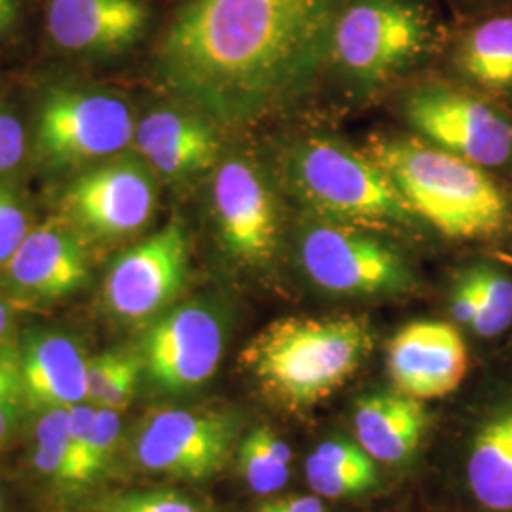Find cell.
I'll return each mask as SVG.
<instances>
[{
  "instance_id": "1",
  "label": "cell",
  "mask_w": 512,
  "mask_h": 512,
  "mask_svg": "<svg viewBox=\"0 0 512 512\" xmlns=\"http://www.w3.org/2000/svg\"><path fill=\"white\" fill-rule=\"evenodd\" d=\"M338 2L183 0L156 38L158 78L215 124L256 122L327 67Z\"/></svg>"
},
{
  "instance_id": "2",
  "label": "cell",
  "mask_w": 512,
  "mask_h": 512,
  "mask_svg": "<svg viewBox=\"0 0 512 512\" xmlns=\"http://www.w3.org/2000/svg\"><path fill=\"white\" fill-rule=\"evenodd\" d=\"M374 348L366 317L291 315L260 330L241 365L274 403L304 412L338 393Z\"/></svg>"
},
{
  "instance_id": "3",
  "label": "cell",
  "mask_w": 512,
  "mask_h": 512,
  "mask_svg": "<svg viewBox=\"0 0 512 512\" xmlns=\"http://www.w3.org/2000/svg\"><path fill=\"white\" fill-rule=\"evenodd\" d=\"M365 154L384 169L414 215L444 238L490 241L507 232L511 198L490 171L408 137L372 139Z\"/></svg>"
},
{
  "instance_id": "4",
  "label": "cell",
  "mask_w": 512,
  "mask_h": 512,
  "mask_svg": "<svg viewBox=\"0 0 512 512\" xmlns=\"http://www.w3.org/2000/svg\"><path fill=\"white\" fill-rule=\"evenodd\" d=\"M442 38L439 21L423 0H340L327 67L370 92L429 57Z\"/></svg>"
},
{
  "instance_id": "5",
  "label": "cell",
  "mask_w": 512,
  "mask_h": 512,
  "mask_svg": "<svg viewBox=\"0 0 512 512\" xmlns=\"http://www.w3.org/2000/svg\"><path fill=\"white\" fill-rule=\"evenodd\" d=\"M285 173L294 196L317 219L384 228L418 219L380 165L336 141H298L289 150Z\"/></svg>"
},
{
  "instance_id": "6",
  "label": "cell",
  "mask_w": 512,
  "mask_h": 512,
  "mask_svg": "<svg viewBox=\"0 0 512 512\" xmlns=\"http://www.w3.org/2000/svg\"><path fill=\"white\" fill-rule=\"evenodd\" d=\"M296 249L304 274L325 293L372 298L401 296L416 287L406 258L357 226L325 219L306 222Z\"/></svg>"
},
{
  "instance_id": "7",
  "label": "cell",
  "mask_w": 512,
  "mask_h": 512,
  "mask_svg": "<svg viewBox=\"0 0 512 512\" xmlns=\"http://www.w3.org/2000/svg\"><path fill=\"white\" fill-rule=\"evenodd\" d=\"M404 118L421 139L486 171L512 167V116L486 93L429 84L404 99Z\"/></svg>"
},
{
  "instance_id": "8",
  "label": "cell",
  "mask_w": 512,
  "mask_h": 512,
  "mask_svg": "<svg viewBox=\"0 0 512 512\" xmlns=\"http://www.w3.org/2000/svg\"><path fill=\"white\" fill-rule=\"evenodd\" d=\"M133 112L118 95L90 90H54L37 116L35 148L50 167L73 169L112 158L135 137Z\"/></svg>"
},
{
  "instance_id": "9",
  "label": "cell",
  "mask_w": 512,
  "mask_h": 512,
  "mask_svg": "<svg viewBox=\"0 0 512 512\" xmlns=\"http://www.w3.org/2000/svg\"><path fill=\"white\" fill-rule=\"evenodd\" d=\"M458 448L459 488L471 512H512V372L471 403Z\"/></svg>"
},
{
  "instance_id": "10",
  "label": "cell",
  "mask_w": 512,
  "mask_h": 512,
  "mask_svg": "<svg viewBox=\"0 0 512 512\" xmlns=\"http://www.w3.org/2000/svg\"><path fill=\"white\" fill-rule=\"evenodd\" d=\"M213 215L226 255L249 268L268 266L279 249L281 219L266 175L245 158L219 165L213 181Z\"/></svg>"
},
{
  "instance_id": "11",
  "label": "cell",
  "mask_w": 512,
  "mask_h": 512,
  "mask_svg": "<svg viewBox=\"0 0 512 512\" xmlns=\"http://www.w3.org/2000/svg\"><path fill=\"white\" fill-rule=\"evenodd\" d=\"M238 435L226 412L160 410L143 421L135 458L152 473L203 480L219 473Z\"/></svg>"
},
{
  "instance_id": "12",
  "label": "cell",
  "mask_w": 512,
  "mask_h": 512,
  "mask_svg": "<svg viewBox=\"0 0 512 512\" xmlns=\"http://www.w3.org/2000/svg\"><path fill=\"white\" fill-rule=\"evenodd\" d=\"M156 203L158 188L148 165L116 160L74 179L63 196V211L93 238L120 239L141 232Z\"/></svg>"
},
{
  "instance_id": "13",
  "label": "cell",
  "mask_w": 512,
  "mask_h": 512,
  "mask_svg": "<svg viewBox=\"0 0 512 512\" xmlns=\"http://www.w3.org/2000/svg\"><path fill=\"white\" fill-rule=\"evenodd\" d=\"M224 323L205 304H183L160 317L143 340L141 365L147 378L167 393L205 384L219 368Z\"/></svg>"
},
{
  "instance_id": "14",
  "label": "cell",
  "mask_w": 512,
  "mask_h": 512,
  "mask_svg": "<svg viewBox=\"0 0 512 512\" xmlns=\"http://www.w3.org/2000/svg\"><path fill=\"white\" fill-rule=\"evenodd\" d=\"M188 236L181 222H169L137 243L110 268L105 300L126 321H143L175 300L188 275Z\"/></svg>"
},
{
  "instance_id": "15",
  "label": "cell",
  "mask_w": 512,
  "mask_h": 512,
  "mask_svg": "<svg viewBox=\"0 0 512 512\" xmlns=\"http://www.w3.org/2000/svg\"><path fill=\"white\" fill-rule=\"evenodd\" d=\"M42 21L55 52L109 59L147 37L152 8L148 0H42Z\"/></svg>"
},
{
  "instance_id": "16",
  "label": "cell",
  "mask_w": 512,
  "mask_h": 512,
  "mask_svg": "<svg viewBox=\"0 0 512 512\" xmlns=\"http://www.w3.org/2000/svg\"><path fill=\"white\" fill-rule=\"evenodd\" d=\"M387 370L399 393L416 401L442 399L458 391L469 372V348L454 323L414 321L387 348Z\"/></svg>"
},
{
  "instance_id": "17",
  "label": "cell",
  "mask_w": 512,
  "mask_h": 512,
  "mask_svg": "<svg viewBox=\"0 0 512 512\" xmlns=\"http://www.w3.org/2000/svg\"><path fill=\"white\" fill-rule=\"evenodd\" d=\"M4 272L12 289L38 300H57L76 293L90 277L80 239L61 220L31 228L6 262Z\"/></svg>"
},
{
  "instance_id": "18",
  "label": "cell",
  "mask_w": 512,
  "mask_h": 512,
  "mask_svg": "<svg viewBox=\"0 0 512 512\" xmlns=\"http://www.w3.org/2000/svg\"><path fill=\"white\" fill-rule=\"evenodd\" d=\"M135 145L148 165L171 181L200 175L220 156L215 122L192 109L148 112L135 129Z\"/></svg>"
},
{
  "instance_id": "19",
  "label": "cell",
  "mask_w": 512,
  "mask_h": 512,
  "mask_svg": "<svg viewBox=\"0 0 512 512\" xmlns=\"http://www.w3.org/2000/svg\"><path fill=\"white\" fill-rule=\"evenodd\" d=\"M86 365L80 348L59 332H35L19 349L25 408L46 412L86 401Z\"/></svg>"
},
{
  "instance_id": "20",
  "label": "cell",
  "mask_w": 512,
  "mask_h": 512,
  "mask_svg": "<svg viewBox=\"0 0 512 512\" xmlns=\"http://www.w3.org/2000/svg\"><path fill=\"white\" fill-rule=\"evenodd\" d=\"M429 425L421 401L403 393H374L361 397L353 410L359 446L376 463L404 465L420 450Z\"/></svg>"
},
{
  "instance_id": "21",
  "label": "cell",
  "mask_w": 512,
  "mask_h": 512,
  "mask_svg": "<svg viewBox=\"0 0 512 512\" xmlns=\"http://www.w3.org/2000/svg\"><path fill=\"white\" fill-rule=\"evenodd\" d=\"M450 63L476 92L512 93V8L465 19L450 37Z\"/></svg>"
},
{
  "instance_id": "22",
  "label": "cell",
  "mask_w": 512,
  "mask_h": 512,
  "mask_svg": "<svg viewBox=\"0 0 512 512\" xmlns=\"http://www.w3.org/2000/svg\"><path fill=\"white\" fill-rule=\"evenodd\" d=\"M311 492L325 499H351L372 492L380 484L376 461L359 442L329 439L315 446L306 459Z\"/></svg>"
},
{
  "instance_id": "23",
  "label": "cell",
  "mask_w": 512,
  "mask_h": 512,
  "mask_svg": "<svg viewBox=\"0 0 512 512\" xmlns=\"http://www.w3.org/2000/svg\"><path fill=\"white\" fill-rule=\"evenodd\" d=\"M291 461V446L266 425L249 431L239 444V475L256 495L281 492L291 476Z\"/></svg>"
},
{
  "instance_id": "24",
  "label": "cell",
  "mask_w": 512,
  "mask_h": 512,
  "mask_svg": "<svg viewBox=\"0 0 512 512\" xmlns=\"http://www.w3.org/2000/svg\"><path fill=\"white\" fill-rule=\"evenodd\" d=\"M469 266L478 287V313L471 334L480 342L501 340L512 330V272L490 260Z\"/></svg>"
},
{
  "instance_id": "25",
  "label": "cell",
  "mask_w": 512,
  "mask_h": 512,
  "mask_svg": "<svg viewBox=\"0 0 512 512\" xmlns=\"http://www.w3.org/2000/svg\"><path fill=\"white\" fill-rule=\"evenodd\" d=\"M35 465L42 475L74 488L69 408L42 412L35 431Z\"/></svg>"
},
{
  "instance_id": "26",
  "label": "cell",
  "mask_w": 512,
  "mask_h": 512,
  "mask_svg": "<svg viewBox=\"0 0 512 512\" xmlns=\"http://www.w3.org/2000/svg\"><path fill=\"white\" fill-rule=\"evenodd\" d=\"M23 408L19 349L0 344V446L14 435Z\"/></svg>"
},
{
  "instance_id": "27",
  "label": "cell",
  "mask_w": 512,
  "mask_h": 512,
  "mask_svg": "<svg viewBox=\"0 0 512 512\" xmlns=\"http://www.w3.org/2000/svg\"><path fill=\"white\" fill-rule=\"evenodd\" d=\"M95 404H74L71 412V463H73L74 488L90 484L92 471V433L97 408Z\"/></svg>"
},
{
  "instance_id": "28",
  "label": "cell",
  "mask_w": 512,
  "mask_h": 512,
  "mask_svg": "<svg viewBox=\"0 0 512 512\" xmlns=\"http://www.w3.org/2000/svg\"><path fill=\"white\" fill-rule=\"evenodd\" d=\"M101 512H202L192 501L175 492H128L112 495L99 505Z\"/></svg>"
},
{
  "instance_id": "29",
  "label": "cell",
  "mask_w": 512,
  "mask_h": 512,
  "mask_svg": "<svg viewBox=\"0 0 512 512\" xmlns=\"http://www.w3.org/2000/svg\"><path fill=\"white\" fill-rule=\"evenodd\" d=\"M29 230L25 205L12 188L0 184V268L18 251Z\"/></svg>"
},
{
  "instance_id": "30",
  "label": "cell",
  "mask_w": 512,
  "mask_h": 512,
  "mask_svg": "<svg viewBox=\"0 0 512 512\" xmlns=\"http://www.w3.org/2000/svg\"><path fill=\"white\" fill-rule=\"evenodd\" d=\"M448 310L456 327L471 332L478 313V287L469 264L461 268L452 279L448 293Z\"/></svg>"
},
{
  "instance_id": "31",
  "label": "cell",
  "mask_w": 512,
  "mask_h": 512,
  "mask_svg": "<svg viewBox=\"0 0 512 512\" xmlns=\"http://www.w3.org/2000/svg\"><path fill=\"white\" fill-rule=\"evenodd\" d=\"M122 421L116 410L112 408H97L92 433V471L93 476L103 473L109 467L110 459L114 456L116 444L120 439Z\"/></svg>"
},
{
  "instance_id": "32",
  "label": "cell",
  "mask_w": 512,
  "mask_h": 512,
  "mask_svg": "<svg viewBox=\"0 0 512 512\" xmlns=\"http://www.w3.org/2000/svg\"><path fill=\"white\" fill-rule=\"evenodd\" d=\"M25 128L14 112L0 110V175L10 173L25 156Z\"/></svg>"
},
{
  "instance_id": "33",
  "label": "cell",
  "mask_w": 512,
  "mask_h": 512,
  "mask_svg": "<svg viewBox=\"0 0 512 512\" xmlns=\"http://www.w3.org/2000/svg\"><path fill=\"white\" fill-rule=\"evenodd\" d=\"M128 357L126 351H107L93 357L86 365V401L101 404V399L107 391L118 368Z\"/></svg>"
},
{
  "instance_id": "34",
  "label": "cell",
  "mask_w": 512,
  "mask_h": 512,
  "mask_svg": "<svg viewBox=\"0 0 512 512\" xmlns=\"http://www.w3.org/2000/svg\"><path fill=\"white\" fill-rule=\"evenodd\" d=\"M139 370H141V361L133 355H129L124 359L122 366L118 368L116 376L112 378L101 404L99 406H105V408H112V410H124L133 395H135V385H137V378H139Z\"/></svg>"
},
{
  "instance_id": "35",
  "label": "cell",
  "mask_w": 512,
  "mask_h": 512,
  "mask_svg": "<svg viewBox=\"0 0 512 512\" xmlns=\"http://www.w3.org/2000/svg\"><path fill=\"white\" fill-rule=\"evenodd\" d=\"M255 512H329L319 495H289L260 505Z\"/></svg>"
},
{
  "instance_id": "36",
  "label": "cell",
  "mask_w": 512,
  "mask_h": 512,
  "mask_svg": "<svg viewBox=\"0 0 512 512\" xmlns=\"http://www.w3.org/2000/svg\"><path fill=\"white\" fill-rule=\"evenodd\" d=\"M25 16V0H0V42L18 33Z\"/></svg>"
},
{
  "instance_id": "37",
  "label": "cell",
  "mask_w": 512,
  "mask_h": 512,
  "mask_svg": "<svg viewBox=\"0 0 512 512\" xmlns=\"http://www.w3.org/2000/svg\"><path fill=\"white\" fill-rule=\"evenodd\" d=\"M452 4L465 19L478 18V16L512 8V0H452Z\"/></svg>"
},
{
  "instance_id": "38",
  "label": "cell",
  "mask_w": 512,
  "mask_h": 512,
  "mask_svg": "<svg viewBox=\"0 0 512 512\" xmlns=\"http://www.w3.org/2000/svg\"><path fill=\"white\" fill-rule=\"evenodd\" d=\"M10 325H12V311L8 308V304L0 298V344H4V338L10 332Z\"/></svg>"
},
{
  "instance_id": "39",
  "label": "cell",
  "mask_w": 512,
  "mask_h": 512,
  "mask_svg": "<svg viewBox=\"0 0 512 512\" xmlns=\"http://www.w3.org/2000/svg\"><path fill=\"white\" fill-rule=\"evenodd\" d=\"M4 511V497L0 494V512Z\"/></svg>"
}]
</instances>
